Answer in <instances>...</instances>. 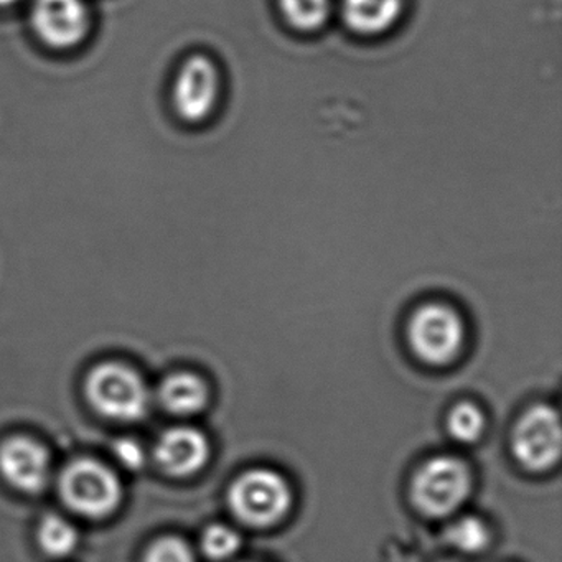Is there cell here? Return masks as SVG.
Returning a JSON list of instances; mask_svg holds the SVG:
<instances>
[{"instance_id":"1","label":"cell","mask_w":562,"mask_h":562,"mask_svg":"<svg viewBox=\"0 0 562 562\" xmlns=\"http://www.w3.org/2000/svg\"><path fill=\"white\" fill-rule=\"evenodd\" d=\"M414 353L430 364L452 361L465 340V325L456 308L442 302L420 305L407 327Z\"/></svg>"},{"instance_id":"2","label":"cell","mask_w":562,"mask_h":562,"mask_svg":"<svg viewBox=\"0 0 562 562\" xmlns=\"http://www.w3.org/2000/svg\"><path fill=\"white\" fill-rule=\"evenodd\" d=\"M288 482L272 470H251L239 476L229 490V506L249 526H269L291 506Z\"/></svg>"},{"instance_id":"3","label":"cell","mask_w":562,"mask_h":562,"mask_svg":"<svg viewBox=\"0 0 562 562\" xmlns=\"http://www.w3.org/2000/svg\"><path fill=\"white\" fill-rule=\"evenodd\" d=\"M87 391L91 404L111 419H140L149 404L146 384L123 364L94 368L88 378Z\"/></svg>"},{"instance_id":"4","label":"cell","mask_w":562,"mask_h":562,"mask_svg":"<svg viewBox=\"0 0 562 562\" xmlns=\"http://www.w3.org/2000/svg\"><path fill=\"white\" fill-rule=\"evenodd\" d=\"M61 495L75 512L101 518L121 502V483L106 467L94 460H77L61 475Z\"/></svg>"},{"instance_id":"5","label":"cell","mask_w":562,"mask_h":562,"mask_svg":"<svg viewBox=\"0 0 562 562\" xmlns=\"http://www.w3.org/2000/svg\"><path fill=\"white\" fill-rule=\"evenodd\" d=\"M467 467L452 457L429 460L413 482L414 505L429 516L450 515L469 495Z\"/></svg>"},{"instance_id":"6","label":"cell","mask_w":562,"mask_h":562,"mask_svg":"<svg viewBox=\"0 0 562 562\" xmlns=\"http://www.w3.org/2000/svg\"><path fill=\"white\" fill-rule=\"evenodd\" d=\"M561 423L549 406H535L516 424L513 453L525 469L542 472L551 469L561 456Z\"/></svg>"},{"instance_id":"7","label":"cell","mask_w":562,"mask_h":562,"mask_svg":"<svg viewBox=\"0 0 562 562\" xmlns=\"http://www.w3.org/2000/svg\"><path fill=\"white\" fill-rule=\"evenodd\" d=\"M222 91L218 67L205 55H193L180 68L173 83L177 114L187 123L199 124L215 111Z\"/></svg>"},{"instance_id":"8","label":"cell","mask_w":562,"mask_h":562,"mask_svg":"<svg viewBox=\"0 0 562 562\" xmlns=\"http://www.w3.org/2000/svg\"><path fill=\"white\" fill-rule=\"evenodd\" d=\"M31 21L37 37L58 50L77 47L90 29L83 0H35Z\"/></svg>"},{"instance_id":"9","label":"cell","mask_w":562,"mask_h":562,"mask_svg":"<svg viewBox=\"0 0 562 562\" xmlns=\"http://www.w3.org/2000/svg\"><path fill=\"white\" fill-rule=\"evenodd\" d=\"M0 472L22 492H41L50 473L47 450L25 437L8 440L0 447Z\"/></svg>"},{"instance_id":"10","label":"cell","mask_w":562,"mask_h":562,"mask_svg":"<svg viewBox=\"0 0 562 562\" xmlns=\"http://www.w3.org/2000/svg\"><path fill=\"white\" fill-rule=\"evenodd\" d=\"M157 462L177 476L192 475L209 459L205 436L192 427H176L160 437L156 449Z\"/></svg>"},{"instance_id":"11","label":"cell","mask_w":562,"mask_h":562,"mask_svg":"<svg viewBox=\"0 0 562 562\" xmlns=\"http://www.w3.org/2000/svg\"><path fill=\"white\" fill-rule=\"evenodd\" d=\"M404 0H344L341 15L351 32L364 37L386 34L400 21Z\"/></svg>"},{"instance_id":"12","label":"cell","mask_w":562,"mask_h":562,"mask_svg":"<svg viewBox=\"0 0 562 562\" xmlns=\"http://www.w3.org/2000/svg\"><path fill=\"white\" fill-rule=\"evenodd\" d=\"M206 386L200 378L189 373L173 374L164 381L160 387V400L167 409L176 414H195L206 403Z\"/></svg>"},{"instance_id":"13","label":"cell","mask_w":562,"mask_h":562,"mask_svg":"<svg viewBox=\"0 0 562 562\" xmlns=\"http://www.w3.org/2000/svg\"><path fill=\"white\" fill-rule=\"evenodd\" d=\"M282 15L295 31L315 32L330 15V0H279Z\"/></svg>"},{"instance_id":"14","label":"cell","mask_w":562,"mask_h":562,"mask_svg":"<svg viewBox=\"0 0 562 562\" xmlns=\"http://www.w3.org/2000/svg\"><path fill=\"white\" fill-rule=\"evenodd\" d=\"M38 541L48 554L67 555L77 546L78 532L67 519L47 516L38 529Z\"/></svg>"},{"instance_id":"15","label":"cell","mask_w":562,"mask_h":562,"mask_svg":"<svg viewBox=\"0 0 562 562\" xmlns=\"http://www.w3.org/2000/svg\"><path fill=\"white\" fill-rule=\"evenodd\" d=\"M447 541L462 552H479L488 544V529L482 519L463 516L447 529Z\"/></svg>"},{"instance_id":"16","label":"cell","mask_w":562,"mask_h":562,"mask_svg":"<svg viewBox=\"0 0 562 562\" xmlns=\"http://www.w3.org/2000/svg\"><path fill=\"white\" fill-rule=\"evenodd\" d=\"M485 419L479 407L473 404L462 403L453 407L449 416V430L453 439L460 442H475L483 432Z\"/></svg>"},{"instance_id":"17","label":"cell","mask_w":562,"mask_h":562,"mask_svg":"<svg viewBox=\"0 0 562 562\" xmlns=\"http://www.w3.org/2000/svg\"><path fill=\"white\" fill-rule=\"evenodd\" d=\"M241 539L228 526L215 525L206 529L202 538V549L209 558L226 559L238 551Z\"/></svg>"},{"instance_id":"18","label":"cell","mask_w":562,"mask_h":562,"mask_svg":"<svg viewBox=\"0 0 562 562\" xmlns=\"http://www.w3.org/2000/svg\"><path fill=\"white\" fill-rule=\"evenodd\" d=\"M146 562H195V559L182 539L164 538L149 549Z\"/></svg>"},{"instance_id":"19","label":"cell","mask_w":562,"mask_h":562,"mask_svg":"<svg viewBox=\"0 0 562 562\" xmlns=\"http://www.w3.org/2000/svg\"><path fill=\"white\" fill-rule=\"evenodd\" d=\"M114 453H116L117 460L130 470L140 469L144 465V460H146L143 447L131 439L117 440L116 446H114Z\"/></svg>"},{"instance_id":"20","label":"cell","mask_w":562,"mask_h":562,"mask_svg":"<svg viewBox=\"0 0 562 562\" xmlns=\"http://www.w3.org/2000/svg\"><path fill=\"white\" fill-rule=\"evenodd\" d=\"M19 0H0V8H9V5H14Z\"/></svg>"}]
</instances>
